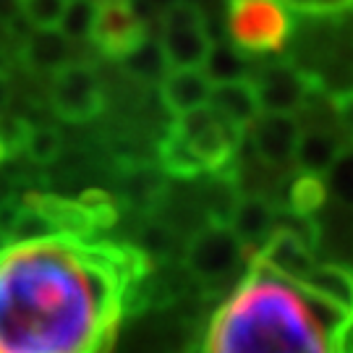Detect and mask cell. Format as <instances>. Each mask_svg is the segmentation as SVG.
I'll use <instances>...</instances> for the list:
<instances>
[{"label":"cell","instance_id":"1","mask_svg":"<svg viewBox=\"0 0 353 353\" xmlns=\"http://www.w3.org/2000/svg\"><path fill=\"white\" fill-rule=\"evenodd\" d=\"M152 262L128 243L50 236L0 252V353H110Z\"/></svg>","mask_w":353,"mask_h":353},{"label":"cell","instance_id":"2","mask_svg":"<svg viewBox=\"0 0 353 353\" xmlns=\"http://www.w3.org/2000/svg\"><path fill=\"white\" fill-rule=\"evenodd\" d=\"M351 327L341 309L249 256L210 322L204 353H348Z\"/></svg>","mask_w":353,"mask_h":353},{"label":"cell","instance_id":"3","mask_svg":"<svg viewBox=\"0 0 353 353\" xmlns=\"http://www.w3.org/2000/svg\"><path fill=\"white\" fill-rule=\"evenodd\" d=\"M243 131L223 121L210 105L176 115L157 144V163L165 176L199 178L204 173H223L236 163Z\"/></svg>","mask_w":353,"mask_h":353},{"label":"cell","instance_id":"4","mask_svg":"<svg viewBox=\"0 0 353 353\" xmlns=\"http://www.w3.org/2000/svg\"><path fill=\"white\" fill-rule=\"evenodd\" d=\"M293 19L285 0H230L228 34L243 52H278L288 42Z\"/></svg>","mask_w":353,"mask_h":353},{"label":"cell","instance_id":"5","mask_svg":"<svg viewBox=\"0 0 353 353\" xmlns=\"http://www.w3.org/2000/svg\"><path fill=\"white\" fill-rule=\"evenodd\" d=\"M252 254L228 225L207 223L189 239L183 249V267L194 280L204 285H220L233 278Z\"/></svg>","mask_w":353,"mask_h":353},{"label":"cell","instance_id":"6","mask_svg":"<svg viewBox=\"0 0 353 353\" xmlns=\"http://www.w3.org/2000/svg\"><path fill=\"white\" fill-rule=\"evenodd\" d=\"M157 45L165 55L168 68H199L212 45L207 19L191 0L170 3L160 16Z\"/></svg>","mask_w":353,"mask_h":353},{"label":"cell","instance_id":"7","mask_svg":"<svg viewBox=\"0 0 353 353\" xmlns=\"http://www.w3.org/2000/svg\"><path fill=\"white\" fill-rule=\"evenodd\" d=\"M52 113L65 123H87L105 108V89L97 71L87 63L68 61L50 76Z\"/></svg>","mask_w":353,"mask_h":353},{"label":"cell","instance_id":"8","mask_svg":"<svg viewBox=\"0 0 353 353\" xmlns=\"http://www.w3.org/2000/svg\"><path fill=\"white\" fill-rule=\"evenodd\" d=\"M262 113H296L301 110L312 89H316L314 79L296 68L288 61H272L262 65L254 76H249Z\"/></svg>","mask_w":353,"mask_h":353},{"label":"cell","instance_id":"9","mask_svg":"<svg viewBox=\"0 0 353 353\" xmlns=\"http://www.w3.org/2000/svg\"><path fill=\"white\" fill-rule=\"evenodd\" d=\"M89 39L102 55L123 61L139 42L147 39V29L131 0H97V16Z\"/></svg>","mask_w":353,"mask_h":353},{"label":"cell","instance_id":"10","mask_svg":"<svg viewBox=\"0 0 353 353\" xmlns=\"http://www.w3.org/2000/svg\"><path fill=\"white\" fill-rule=\"evenodd\" d=\"M252 147L259 157L272 170L293 165V154L299 147L301 137V123L293 113H259V118L252 126Z\"/></svg>","mask_w":353,"mask_h":353},{"label":"cell","instance_id":"11","mask_svg":"<svg viewBox=\"0 0 353 353\" xmlns=\"http://www.w3.org/2000/svg\"><path fill=\"white\" fill-rule=\"evenodd\" d=\"M26 207H34L39 214H45L55 228L58 236H71V239H94L97 228L92 223L87 210L79 204V199H65L58 194H26L24 196Z\"/></svg>","mask_w":353,"mask_h":353},{"label":"cell","instance_id":"12","mask_svg":"<svg viewBox=\"0 0 353 353\" xmlns=\"http://www.w3.org/2000/svg\"><path fill=\"white\" fill-rule=\"evenodd\" d=\"M212 81L202 68H170L160 79V100L173 115L191 113L210 102Z\"/></svg>","mask_w":353,"mask_h":353},{"label":"cell","instance_id":"13","mask_svg":"<svg viewBox=\"0 0 353 353\" xmlns=\"http://www.w3.org/2000/svg\"><path fill=\"white\" fill-rule=\"evenodd\" d=\"M278 217L280 212L265 196H241L233 214H230L228 228L239 236V241L246 246V252L254 254L278 228Z\"/></svg>","mask_w":353,"mask_h":353},{"label":"cell","instance_id":"14","mask_svg":"<svg viewBox=\"0 0 353 353\" xmlns=\"http://www.w3.org/2000/svg\"><path fill=\"white\" fill-rule=\"evenodd\" d=\"M214 113L220 115L223 121H228L233 128L239 131H249L254 121L259 118L262 108L256 100V92H254L252 81L249 79H239V81H225V84H212L210 92V102Z\"/></svg>","mask_w":353,"mask_h":353},{"label":"cell","instance_id":"15","mask_svg":"<svg viewBox=\"0 0 353 353\" xmlns=\"http://www.w3.org/2000/svg\"><path fill=\"white\" fill-rule=\"evenodd\" d=\"M21 61L34 74H55L71 61V39L58 29H34L21 45Z\"/></svg>","mask_w":353,"mask_h":353},{"label":"cell","instance_id":"16","mask_svg":"<svg viewBox=\"0 0 353 353\" xmlns=\"http://www.w3.org/2000/svg\"><path fill=\"white\" fill-rule=\"evenodd\" d=\"M168 194V181L160 168L139 165L131 168L121 178V199L128 210H137L141 214H152L163 204Z\"/></svg>","mask_w":353,"mask_h":353},{"label":"cell","instance_id":"17","mask_svg":"<svg viewBox=\"0 0 353 353\" xmlns=\"http://www.w3.org/2000/svg\"><path fill=\"white\" fill-rule=\"evenodd\" d=\"M303 288L312 290L316 299L341 309L353 319V270L343 265H314V270L299 280Z\"/></svg>","mask_w":353,"mask_h":353},{"label":"cell","instance_id":"18","mask_svg":"<svg viewBox=\"0 0 353 353\" xmlns=\"http://www.w3.org/2000/svg\"><path fill=\"white\" fill-rule=\"evenodd\" d=\"M343 152V141L338 134L332 131H301L299 137V147L293 154V165L301 170V173H312V176H322L327 173L332 163L338 160V154Z\"/></svg>","mask_w":353,"mask_h":353},{"label":"cell","instance_id":"19","mask_svg":"<svg viewBox=\"0 0 353 353\" xmlns=\"http://www.w3.org/2000/svg\"><path fill=\"white\" fill-rule=\"evenodd\" d=\"M199 68H202L204 76L212 84L249 79V61H246L243 50H239L233 42H217V39H212V45H210V50H207Z\"/></svg>","mask_w":353,"mask_h":353},{"label":"cell","instance_id":"20","mask_svg":"<svg viewBox=\"0 0 353 353\" xmlns=\"http://www.w3.org/2000/svg\"><path fill=\"white\" fill-rule=\"evenodd\" d=\"M243 196L239 189V181L233 176V168L214 173V181L204 191V212H207V223H220L228 225L230 214L236 210L239 199Z\"/></svg>","mask_w":353,"mask_h":353},{"label":"cell","instance_id":"21","mask_svg":"<svg viewBox=\"0 0 353 353\" xmlns=\"http://www.w3.org/2000/svg\"><path fill=\"white\" fill-rule=\"evenodd\" d=\"M327 183L322 176H312V173H301L293 181L288 191V212L299 214V217H314L325 202H327Z\"/></svg>","mask_w":353,"mask_h":353},{"label":"cell","instance_id":"22","mask_svg":"<svg viewBox=\"0 0 353 353\" xmlns=\"http://www.w3.org/2000/svg\"><path fill=\"white\" fill-rule=\"evenodd\" d=\"M121 63H123L128 76H134L139 81H150V84L152 81H160L165 71H168V63H165V55L160 50V45H157V39L150 37L139 42Z\"/></svg>","mask_w":353,"mask_h":353},{"label":"cell","instance_id":"23","mask_svg":"<svg viewBox=\"0 0 353 353\" xmlns=\"http://www.w3.org/2000/svg\"><path fill=\"white\" fill-rule=\"evenodd\" d=\"M21 152L34 165H50L63 152V134L55 126H29Z\"/></svg>","mask_w":353,"mask_h":353},{"label":"cell","instance_id":"24","mask_svg":"<svg viewBox=\"0 0 353 353\" xmlns=\"http://www.w3.org/2000/svg\"><path fill=\"white\" fill-rule=\"evenodd\" d=\"M8 239L11 243H26V241H42L55 236V228L45 214H39L34 207H26L24 202L19 204V212L8 225Z\"/></svg>","mask_w":353,"mask_h":353},{"label":"cell","instance_id":"25","mask_svg":"<svg viewBox=\"0 0 353 353\" xmlns=\"http://www.w3.org/2000/svg\"><path fill=\"white\" fill-rule=\"evenodd\" d=\"M134 249L141 252L147 259H168L173 256L178 249V239L173 228L163 225V223H144L137 236V243Z\"/></svg>","mask_w":353,"mask_h":353},{"label":"cell","instance_id":"26","mask_svg":"<svg viewBox=\"0 0 353 353\" xmlns=\"http://www.w3.org/2000/svg\"><path fill=\"white\" fill-rule=\"evenodd\" d=\"M94 16H97V0H68L63 16H61V24H58V32L65 34L71 42L89 39L92 26H94Z\"/></svg>","mask_w":353,"mask_h":353},{"label":"cell","instance_id":"27","mask_svg":"<svg viewBox=\"0 0 353 353\" xmlns=\"http://www.w3.org/2000/svg\"><path fill=\"white\" fill-rule=\"evenodd\" d=\"M325 183H327V194H332L341 204L353 207V147L338 154V160L332 163L327 173H325Z\"/></svg>","mask_w":353,"mask_h":353},{"label":"cell","instance_id":"28","mask_svg":"<svg viewBox=\"0 0 353 353\" xmlns=\"http://www.w3.org/2000/svg\"><path fill=\"white\" fill-rule=\"evenodd\" d=\"M79 204L87 210L92 223L97 228V233H105L118 223V204H115L113 194L102 189H89L79 196Z\"/></svg>","mask_w":353,"mask_h":353},{"label":"cell","instance_id":"29","mask_svg":"<svg viewBox=\"0 0 353 353\" xmlns=\"http://www.w3.org/2000/svg\"><path fill=\"white\" fill-rule=\"evenodd\" d=\"M68 0H21V19L32 29H58Z\"/></svg>","mask_w":353,"mask_h":353},{"label":"cell","instance_id":"30","mask_svg":"<svg viewBox=\"0 0 353 353\" xmlns=\"http://www.w3.org/2000/svg\"><path fill=\"white\" fill-rule=\"evenodd\" d=\"M335 115L341 121L343 131H348L353 137V89L335 97Z\"/></svg>","mask_w":353,"mask_h":353},{"label":"cell","instance_id":"31","mask_svg":"<svg viewBox=\"0 0 353 353\" xmlns=\"http://www.w3.org/2000/svg\"><path fill=\"white\" fill-rule=\"evenodd\" d=\"M21 19V0H0V26H11Z\"/></svg>","mask_w":353,"mask_h":353},{"label":"cell","instance_id":"32","mask_svg":"<svg viewBox=\"0 0 353 353\" xmlns=\"http://www.w3.org/2000/svg\"><path fill=\"white\" fill-rule=\"evenodd\" d=\"M8 100H11V84H8L6 71H0V113H3V108L8 105Z\"/></svg>","mask_w":353,"mask_h":353},{"label":"cell","instance_id":"33","mask_svg":"<svg viewBox=\"0 0 353 353\" xmlns=\"http://www.w3.org/2000/svg\"><path fill=\"white\" fill-rule=\"evenodd\" d=\"M11 154H8V147H6V141H3V134H0V165L6 163Z\"/></svg>","mask_w":353,"mask_h":353},{"label":"cell","instance_id":"34","mask_svg":"<svg viewBox=\"0 0 353 353\" xmlns=\"http://www.w3.org/2000/svg\"><path fill=\"white\" fill-rule=\"evenodd\" d=\"M8 243H11V239H8V233H6L3 228H0V252H3V249H6Z\"/></svg>","mask_w":353,"mask_h":353}]
</instances>
